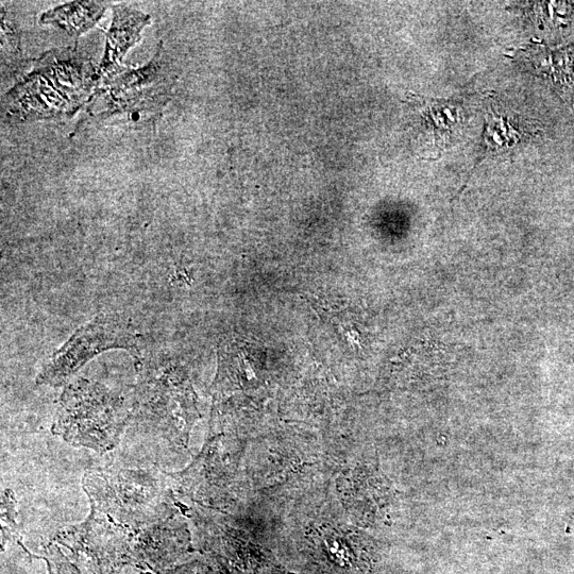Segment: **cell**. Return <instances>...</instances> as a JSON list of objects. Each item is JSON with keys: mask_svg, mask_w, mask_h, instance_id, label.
Wrapping results in <instances>:
<instances>
[{"mask_svg": "<svg viewBox=\"0 0 574 574\" xmlns=\"http://www.w3.org/2000/svg\"><path fill=\"white\" fill-rule=\"evenodd\" d=\"M97 71L75 48L53 49L3 98L7 121L33 122L71 117L97 91Z\"/></svg>", "mask_w": 574, "mask_h": 574, "instance_id": "obj_1", "label": "cell"}, {"mask_svg": "<svg viewBox=\"0 0 574 574\" xmlns=\"http://www.w3.org/2000/svg\"><path fill=\"white\" fill-rule=\"evenodd\" d=\"M92 511L130 534L175 516V497L166 476L142 469L109 468L83 479Z\"/></svg>", "mask_w": 574, "mask_h": 574, "instance_id": "obj_2", "label": "cell"}, {"mask_svg": "<svg viewBox=\"0 0 574 574\" xmlns=\"http://www.w3.org/2000/svg\"><path fill=\"white\" fill-rule=\"evenodd\" d=\"M134 404L103 384L79 379L66 387L54 432L75 446L106 452L115 447Z\"/></svg>", "mask_w": 574, "mask_h": 574, "instance_id": "obj_3", "label": "cell"}, {"mask_svg": "<svg viewBox=\"0 0 574 574\" xmlns=\"http://www.w3.org/2000/svg\"><path fill=\"white\" fill-rule=\"evenodd\" d=\"M134 412L158 431L183 440L191 429L194 400L182 370L166 360L140 363Z\"/></svg>", "mask_w": 574, "mask_h": 574, "instance_id": "obj_4", "label": "cell"}, {"mask_svg": "<svg viewBox=\"0 0 574 574\" xmlns=\"http://www.w3.org/2000/svg\"><path fill=\"white\" fill-rule=\"evenodd\" d=\"M174 74L162 43L151 61L139 70L124 71L98 88L94 97H105V110L97 120L124 116L135 123L147 121L166 106Z\"/></svg>", "mask_w": 574, "mask_h": 574, "instance_id": "obj_5", "label": "cell"}, {"mask_svg": "<svg viewBox=\"0 0 574 574\" xmlns=\"http://www.w3.org/2000/svg\"><path fill=\"white\" fill-rule=\"evenodd\" d=\"M138 339L124 320L100 315L78 329L44 366L38 383L59 386L84 364L111 349L137 350Z\"/></svg>", "mask_w": 574, "mask_h": 574, "instance_id": "obj_6", "label": "cell"}, {"mask_svg": "<svg viewBox=\"0 0 574 574\" xmlns=\"http://www.w3.org/2000/svg\"><path fill=\"white\" fill-rule=\"evenodd\" d=\"M113 21L107 33L106 50L97 70V89L124 72L123 60L142 38L150 16L127 6H114Z\"/></svg>", "mask_w": 574, "mask_h": 574, "instance_id": "obj_7", "label": "cell"}, {"mask_svg": "<svg viewBox=\"0 0 574 574\" xmlns=\"http://www.w3.org/2000/svg\"><path fill=\"white\" fill-rule=\"evenodd\" d=\"M106 2H73L48 10L41 15L43 25L54 26L74 38H79L103 18Z\"/></svg>", "mask_w": 574, "mask_h": 574, "instance_id": "obj_8", "label": "cell"}, {"mask_svg": "<svg viewBox=\"0 0 574 574\" xmlns=\"http://www.w3.org/2000/svg\"><path fill=\"white\" fill-rule=\"evenodd\" d=\"M43 559L47 563L48 574H110L89 553L55 540L46 547Z\"/></svg>", "mask_w": 574, "mask_h": 574, "instance_id": "obj_9", "label": "cell"}, {"mask_svg": "<svg viewBox=\"0 0 574 574\" xmlns=\"http://www.w3.org/2000/svg\"><path fill=\"white\" fill-rule=\"evenodd\" d=\"M426 120L427 127L431 131L434 143L440 150L451 144L454 137H457L461 130V114L458 106L446 101H430L426 105V110L422 112Z\"/></svg>", "mask_w": 574, "mask_h": 574, "instance_id": "obj_10", "label": "cell"}, {"mask_svg": "<svg viewBox=\"0 0 574 574\" xmlns=\"http://www.w3.org/2000/svg\"><path fill=\"white\" fill-rule=\"evenodd\" d=\"M2 54L3 63L6 65L20 58L22 54L20 31L14 25L9 24L4 16L2 21Z\"/></svg>", "mask_w": 574, "mask_h": 574, "instance_id": "obj_11", "label": "cell"}]
</instances>
